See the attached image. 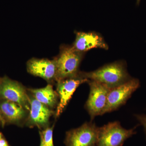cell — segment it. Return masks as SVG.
I'll list each match as a JSON object with an SVG mask.
<instances>
[{"label":"cell","instance_id":"obj_11","mask_svg":"<svg viewBox=\"0 0 146 146\" xmlns=\"http://www.w3.org/2000/svg\"><path fill=\"white\" fill-rule=\"evenodd\" d=\"M30 105L29 123L32 125L39 127L46 125L53 114L52 111L35 98L30 100Z\"/></svg>","mask_w":146,"mask_h":146},{"label":"cell","instance_id":"obj_12","mask_svg":"<svg viewBox=\"0 0 146 146\" xmlns=\"http://www.w3.org/2000/svg\"><path fill=\"white\" fill-rule=\"evenodd\" d=\"M35 99L49 108L56 106L58 104V94L54 90L51 84L44 88L30 90Z\"/></svg>","mask_w":146,"mask_h":146},{"label":"cell","instance_id":"obj_6","mask_svg":"<svg viewBox=\"0 0 146 146\" xmlns=\"http://www.w3.org/2000/svg\"><path fill=\"white\" fill-rule=\"evenodd\" d=\"M90 92L85 108L90 115L91 121L96 117L102 115L107 102L109 88L97 82L90 80L88 82Z\"/></svg>","mask_w":146,"mask_h":146},{"label":"cell","instance_id":"obj_15","mask_svg":"<svg viewBox=\"0 0 146 146\" xmlns=\"http://www.w3.org/2000/svg\"><path fill=\"white\" fill-rule=\"evenodd\" d=\"M136 117L144 127L146 135V115H136Z\"/></svg>","mask_w":146,"mask_h":146},{"label":"cell","instance_id":"obj_18","mask_svg":"<svg viewBox=\"0 0 146 146\" xmlns=\"http://www.w3.org/2000/svg\"><path fill=\"white\" fill-rule=\"evenodd\" d=\"M140 1H141V0H137V3H140Z\"/></svg>","mask_w":146,"mask_h":146},{"label":"cell","instance_id":"obj_14","mask_svg":"<svg viewBox=\"0 0 146 146\" xmlns=\"http://www.w3.org/2000/svg\"><path fill=\"white\" fill-rule=\"evenodd\" d=\"M41 140L44 146H54L53 142V127H48L42 132Z\"/></svg>","mask_w":146,"mask_h":146},{"label":"cell","instance_id":"obj_19","mask_svg":"<svg viewBox=\"0 0 146 146\" xmlns=\"http://www.w3.org/2000/svg\"><path fill=\"white\" fill-rule=\"evenodd\" d=\"M1 139V133H0V140Z\"/></svg>","mask_w":146,"mask_h":146},{"label":"cell","instance_id":"obj_4","mask_svg":"<svg viewBox=\"0 0 146 146\" xmlns=\"http://www.w3.org/2000/svg\"><path fill=\"white\" fill-rule=\"evenodd\" d=\"M140 86L138 79L131 78L125 83L110 89L107 102L102 115L117 110L124 104Z\"/></svg>","mask_w":146,"mask_h":146},{"label":"cell","instance_id":"obj_3","mask_svg":"<svg viewBox=\"0 0 146 146\" xmlns=\"http://www.w3.org/2000/svg\"><path fill=\"white\" fill-rule=\"evenodd\" d=\"M136 128L125 129L117 121L99 127L96 146H122L136 133Z\"/></svg>","mask_w":146,"mask_h":146},{"label":"cell","instance_id":"obj_20","mask_svg":"<svg viewBox=\"0 0 146 146\" xmlns=\"http://www.w3.org/2000/svg\"><path fill=\"white\" fill-rule=\"evenodd\" d=\"M0 84H1V83H0Z\"/></svg>","mask_w":146,"mask_h":146},{"label":"cell","instance_id":"obj_1","mask_svg":"<svg viewBox=\"0 0 146 146\" xmlns=\"http://www.w3.org/2000/svg\"><path fill=\"white\" fill-rule=\"evenodd\" d=\"M79 76L99 82L110 89L121 85L131 78L127 72L125 63L121 61L105 65L94 71L80 72Z\"/></svg>","mask_w":146,"mask_h":146},{"label":"cell","instance_id":"obj_16","mask_svg":"<svg viewBox=\"0 0 146 146\" xmlns=\"http://www.w3.org/2000/svg\"><path fill=\"white\" fill-rule=\"evenodd\" d=\"M0 146H9L7 142L3 139L0 140Z\"/></svg>","mask_w":146,"mask_h":146},{"label":"cell","instance_id":"obj_7","mask_svg":"<svg viewBox=\"0 0 146 146\" xmlns=\"http://www.w3.org/2000/svg\"><path fill=\"white\" fill-rule=\"evenodd\" d=\"M0 95L3 98L20 105L25 109H29V100L25 89L17 82L4 78L0 84Z\"/></svg>","mask_w":146,"mask_h":146},{"label":"cell","instance_id":"obj_17","mask_svg":"<svg viewBox=\"0 0 146 146\" xmlns=\"http://www.w3.org/2000/svg\"><path fill=\"white\" fill-rule=\"evenodd\" d=\"M40 146H44V144H43V141H42V140H41V143H40Z\"/></svg>","mask_w":146,"mask_h":146},{"label":"cell","instance_id":"obj_9","mask_svg":"<svg viewBox=\"0 0 146 146\" xmlns=\"http://www.w3.org/2000/svg\"><path fill=\"white\" fill-rule=\"evenodd\" d=\"M27 70L33 75L44 79L48 82L56 81V66L54 59L31 58L27 63Z\"/></svg>","mask_w":146,"mask_h":146},{"label":"cell","instance_id":"obj_13","mask_svg":"<svg viewBox=\"0 0 146 146\" xmlns=\"http://www.w3.org/2000/svg\"><path fill=\"white\" fill-rule=\"evenodd\" d=\"M0 109L6 118L11 122H18L25 117V109L20 105L6 100L0 104Z\"/></svg>","mask_w":146,"mask_h":146},{"label":"cell","instance_id":"obj_8","mask_svg":"<svg viewBox=\"0 0 146 146\" xmlns=\"http://www.w3.org/2000/svg\"><path fill=\"white\" fill-rule=\"evenodd\" d=\"M89 80L79 76L76 77L65 79L57 82V91L59 101L58 104L56 116L58 117L63 112L76 89L80 84L88 82Z\"/></svg>","mask_w":146,"mask_h":146},{"label":"cell","instance_id":"obj_10","mask_svg":"<svg viewBox=\"0 0 146 146\" xmlns=\"http://www.w3.org/2000/svg\"><path fill=\"white\" fill-rule=\"evenodd\" d=\"M76 39L72 45L78 51L84 53L94 48H100L107 50L108 45L103 37L95 32H77Z\"/></svg>","mask_w":146,"mask_h":146},{"label":"cell","instance_id":"obj_2","mask_svg":"<svg viewBox=\"0 0 146 146\" xmlns=\"http://www.w3.org/2000/svg\"><path fill=\"white\" fill-rule=\"evenodd\" d=\"M84 53L78 51L72 46L63 45L54 58L56 63V81L78 76L79 68Z\"/></svg>","mask_w":146,"mask_h":146},{"label":"cell","instance_id":"obj_5","mask_svg":"<svg viewBox=\"0 0 146 146\" xmlns=\"http://www.w3.org/2000/svg\"><path fill=\"white\" fill-rule=\"evenodd\" d=\"M99 127L95 123H84L66 133V146H96Z\"/></svg>","mask_w":146,"mask_h":146}]
</instances>
